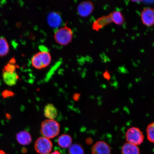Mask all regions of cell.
Returning a JSON list of instances; mask_svg holds the SVG:
<instances>
[{
    "label": "cell",
    "instance_id": "cell-1",
    "mask_svg": "<svg viewBox=\"0 0 154 154\" xmlns=\"http://www.w3.org/2000/svg\"><path fill=\"white\" fill-rule=\"evenodd\" d=\"M40 130L44 137L51 139L59 134L60 126L59 123L54 120L47 119L42 123Z\"/></svg>",
    "mask_w": 154,
    "mask_h": 154
},
{
    "label": "cell",
    "instance_id": "cell-2",
    "mask_svg": "<svg viewBox=\"0 0 154 154\" xmlns=\"http://www.w3.org/2000/svg\"><path fill=\"white\" fill-rule=\"evenodd\" d=\"M73 35L72 29L66 24L57 29L54 34V38L56 42L60 45H66L72 42Z\"/></svg>",
    "mask_w": 154,
    "mask_h": 154
},
{
    "label": "cell",
    "instance_id": "cell-3",
    "mask_svg": "<svg viewBox=\"0 0 154 154\" xmlns=\"http://www.w3.org/2000/svg\"><path fill=\"white\" fill-rule=\"evenodd\" d=\"M51 57L48 51H40L34 54L31 60L32 66L37 69L45 68L51 62Z\"/></svg>",
    "mask_w": 154,
    "mask_h": 154
},
{
    "label": "cell",
    "instance_id": "cell-4",
    "mask_svg": "<svg viewBox=\"0 0 154 154\" xmlns=\"http://www.w3.org/2000/svg\"><path fill=\"white\" fill-rule=\"evenodd\" d=\"M126 138L128 143L137 146L143 143L144 136L140 129L136 127H132L127 130Z\"/></svg>",
    "mask_w": 154,
    "mask_h": 154
},
{
    "label": "cell",
    "instance_id": "cell-5",
    "mask_svg": "<svg viewBox=\"0 0 154 154\" xmlns=\"http://www.w3.org/2000/svg\"><path fill=\"white\" fill-rule=\"evenodd\" d=\"M53 144L48 138L42 137L36 140L34 144L35 151L39 154H49L53 148Z\"/></svg>",
    "mask_w": 154,
    "mask_h": 154
},
{
    "label": "cell",
    "instance_id": "cell-6",
    "mask_svg": "<svg viewBox=\"0 0 154 154\" xmlns=\"http://www.w3.org/2000/svg\"><path fill=\"white\" fill-rule=\"evenodd\" d=\"M141 21L144 26L151 27L154 25V9L147 7L144 8L140 14Z\"/></svg>",
    "mask_w": 154,
    "mask_h": 154
},
{
    "label": "cell",
    "instance_id": "cell-7",
    "mask_svg": "<svg viewBox=\"0 0 154 154\" xmlns=\"http://www.w3.org/2000/svg\"><path fill=\"white\" fill-rule=\"evenodd\" d=\"M94 9L93 2L90 1H84L80 3L77 7L79 15L82 17H86L92 14Z\"/></svg>",
    "mask_w": 154,
    "mask_h": 154
},
{
    "label": "cell",
    "instance_id": "cell-8",
    "mask_svg": "<svg viewBox=\"0 0 154 154\" xmlns=\"http://www.w3.org/2000/svg\"><path fill=\"white\" fill-rule=\"evenodd\" d=\"M111 152L110 146L103 141L96 142L92 149V154H110Z\"/></svg>",
    "mask_w": 154,
    "mask_h": 154
},
{
    "label": "cell",
    "instance_id": "cell-9",
    "mask_svg": "<svg viewBox=\"0 0 154 154\" xmlns=\"http://www.w3.org/2000/svg\"><path fill=\"white\" fill-rule=\"evenodd\" d=\"M113 23L111 15L109 14L97 19L94 21L92 24V29L96 32H98L106 26Z\"/></svg>",
    "mask_w": 154,
    "mask_h": 154
},
{
    "label": "cell",
    "instance_id": "cell-10",
    "mask_svg": "<svg viewBox=\"0 0 154 154\" xmlns=\"http://www.w3.org/2000/svg\"><path fill=\"white\" fill-rule=\"evenodd\" d=\"M47 20L49 26L53 28H57L62 23L60 15L56 11H52L48 15Z\"/></svg>",
    "mask_w": 154,
    "mask_h": 154
},
{
    "label": "cell",
    "instance_id": "cell-11",
    "mask_svg": "<svg viewBox=\"0 0 154 154\" xmlns=\"http://www.w3.org/2000/svg\"><path fill=\"white\" fill-rule=\"evenodd\" d=\"M3 72L4 81L8 85L13 86L17 84L19 78V76L16 72Z\"/></svg>",
    "mask_w": 154,
    "mask_h": 154
},
{
    "label": "cell",
    "instance_id": "cell-12",
    "mask_svg": "<svg viewBox=\"0 0 154 154\" xmlns=\"http://www.w3.org/2000/svg\"><path fill=\"white\" fill-rule=\"evenodd\" d=\"M16 139L18 143L23 146L28 145L32 141L31 135L26 131L18 133L16 135Z\"/></svg>",
    "mask_w": 154,
    "mask_h": 154
},
{
    "label": "cell",
    "instance_id": "cell-13",
    "mask_svg": "<svg viewBox=\"0 0 154 154\" xmlns=\"http://www.w3.org/2000/svg\"><path fill=\"white\" fill-rule=\"evenodd\" d=\"M44 115L48 119L54 120L57 116V109L52 104H48L44 108Z\"/></svg>",
    "mask_w": 154,
    "mask_h": 154
},
{
    "label": "cell",
    "instance_id": "cell-14",
    "mask_svg": "<svg viewBox=\"0 0 154 154\" xmlns=\"http://www.w3.org/2000/svg\"><path fill=\"white\" fill-rule=\"evenodd\" d=\"M72 139L69 134H63L59 137L57 139V143L60 147L63 149L69 148L72 145Z\"/></svg>",
    "mask_w": 154,
    "mask_h": 154
},
{
    "label": "cell",
    "instance_id": "cell-15",
    "mask_svg": "<svg viewBox=\"0 0 154 154\" xmlns=\"http://www.w3.org/2000/svg\"><path fill=\"white\" fill-rule=\"evenodd\" d=\"M122 152V154H140V151L137 146L129 143L123 145Z\"/></svg>",
    "mask_w": 154,
    "mask_h": 154
},
{
    "label": "cell",
    "instance_id": "cell-16",
    "mask_svg": "<svg viewBox=\"0 0 154 154\" xmlns=\"http://www.w3.org/2000/svg\"><path fill=\"white\" fill-rule=\"evenodd\" d=\"M113 23L118 26H122L124 23L125 18L120 11H115L109 14Z\"/></svg>",
    "mask_w": 154,
    "mask_h": 154
},
{
    "label": "cell",
    "instance_id": "cell-17",
    "mask_svg": "<svg viewBox=\"0 0 154 154\" xmlns=\"http://www.w3.org/2000/svg\"><path fill=\"white\" fill-rule=\"evenodd\" d=\"M9 51V46L7 40L4 38H0V57L5 56Z\"/></svg>",
    "mask_w": 154,
    "mask_h": 154
},
{
    "label": "cell",
    "instance_id": "cell-18",
    "mask_svg": "<svg viewBox=\"0 0 154 154\" xmlns=\"http://www.w3.org/2000/svg\"><path fill=\"white\" fill-rule=\"evenodd\" d=\"M18 67V65L16 64V60L15 58H12L4 67L3 72H16V69Z\"/></svg>",
    "mask_w": 154,
    "mask_h": 154
},
{
    "label": "cell",
    "instance_id": "cell-19",
    "mask_svg": "<svg viewBox=\"0 0 154 154\" xmlns=\"http://www.w3.org/2000/svg\"><path fill=\"white\" fill-rule=\"evenodd\" d=\"M69 154H84V150L82 145L74 144L70 146L69 149Z\"/></svg>",
    "mask_w": 154,
    "mask_h": 154
},
{
    "label": "cell",
    "instance_id": "cell-20",
    "mask_svg": "<svg viewBox=\"0 0 154 154\" xmlns=\"http://www.w3.org/2000/svg\"><path fill=\"white\" fill-rule=\"evenodd\" d=\"M147 134L148 140L154 143V122L148 125L147 128Z\"/></svg>",
    "mask_w": 154,
    "mask_h": 154
},
{
    "label": "cell",
    "instance_id": "cell-21",
    "mask_svg": "<svg viewBox=\"0 0 154 154\" xmlns=\"http://www.w3.org/2000/svg\"><path fill=\"white\" fill-rule=\"evenodd\" d=\"M39 49L40 51H48V49L44 46H40Z\"/></svg>",
    "mask_w": 154,
    "mask_h": 154
},
{
    "label": "cell",
    "instance_id": "cell-22",
    "mask_svg": "<svg viewBox=\"0 0 154 154\" xmlns=\"http://www.w3.org/2000/svg\"><path fill=\"white\" fill-rule=\"evenodd\" d=\"M103 76L106 78H109V74L108 72L107 71H106V72H105V73H104L103 74Z\"/></svg>",
    "mask_w": 154,
    "mask_h": 154
},
{
    "label": "cell",
    "instance_id": "cell-23",
    "mask_svg": "<svg viewBox=\"0 0 154 154\" xmlns=\"http://www.w3.org/2000/svg\"><path fill=\"white\" fill-rule=\"evenodd\" d=\"M49 154H61L60 152L59 151H56L54 152H53Z\"/></svg>",
    "mask_w": 154,
    "mask_h": 154
},
{
    "label": "cell",
    "instance_id": "cell-24",
    "mask_svg": "<svg viewBox=\"0 0 154 154\" xmlns=\"http://www.w3.org/2000/svg\"><path fill=\"white\" fill-rule=\"evenodd\" d=\"M0 154H7L3 150H0Z\"/></svg>",
    "mask_w": 154,
    "mask_h": 154
}]
</instances>
